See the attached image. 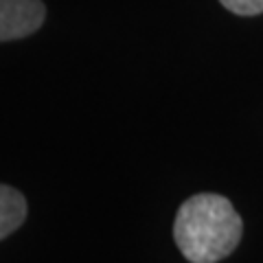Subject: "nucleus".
Masks as SVG:
<instances>
[{
    "mask_svg": "<svg viewBox=\"0 0 263 263\" xmlns=\"http://www.w3.org/2000/svg\"><path fill=\"white\" fill-rule=\"evenodd\" d=\"M228 11L237 15H257L263 13V0H219Z\"/></svg>",
    "mask_w": 263,
    "mask_h": 263,
    "instance_id": "20e7f679",
    "label": "nucleus"
},
{
    "mask_svg": "<svg viewBox=\"0 0 263 263\" xmlns=\"http://www.w3.org/2000/svg\"><path fill=\"white\" fill-rule=\"evenodd\" d=\"M27 217V202L20 191L0 184V239L9 237Z\"/></svg>",
    "mask_w": 263,
    "mask_h": 263,
    "instance_id": "7ed1b4c3",
    "label": "nucleus"
},
{
    "mask_svg": "<svg viewBox=\"0 0 263 263\" xmlns=\"http://www.w3.org/2000/svg\"><path fill=\"white\" fill-rule=\"evenodd\" d=\"M42 0H0V42L35 33L44 22Z\"/></svg>",
    "mask_w": 263,
    "mask_h": 263,
    "instance_id": "f03ea898",
    "label": "nucleus"
},
{
    "mask_svg": "<svg viewBox=\"0 0 263 263\" xmlns=\"http://www.w3.org/2000/svg\"><path fill=\"white\" fill-rule=\"evenodd\" d=\"M243 224L224 195L197 193L180 206L174 239L191 263H217L237 248Z\"/></svg>",
    "mask_w": 263,
    "mask_h": 263,
    "instance_id": "f257e3e1",
    "label": "nucleus"
}]
</instances>
